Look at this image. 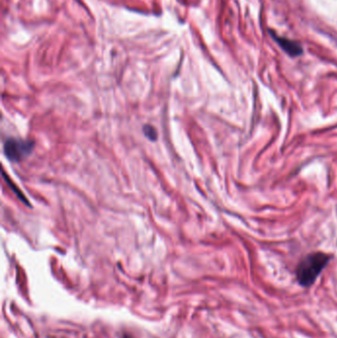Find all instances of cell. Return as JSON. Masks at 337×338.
Returning <instances> with one entry per match:
<instances>
[{"mask_svg": "<svg viewBox=\"0 0 337 338\" xmlns=\"http://www.w3.org/2000/svg\"><path fill=\"white\" fill-rule=\"evenodd\" d=\"M330 260V255L323 252H314L306 255L296 270L297 280L303 287L311 286Z\"/></svg>", "mask_w": 337, "mask_h": 338, "instance_id": "6da1fadb", "label": "cell"}, {"mask_svg": "<svg viewBox=\"0 0 337 338\" xmlns=\"http://www.w3.org/2000/svg\"><path fill=\"white\" fill-rule=\"evenodd\" d=\"M34 143L20 139H8L4 144V153L13 162H19L29 156L33 151Z\"/></svg>", "mask_w": 337, "mask_h": 338, "instance_id": "7a4b0ae2", "label": "cell"}, {"mask_svg": "<svg viewBox=\"0 0 337 338\" xmlns=\"http://www.w3.org/2000/svg\"><path fill=\"white\" fill-rule=\"evenodd\" d=\"M269 34L272 37V39L279 45V47L288 56H290L292 58H296V57L301 56L304 53V50H303L302 46L299 43H297L295 41H292L290 39L281 37V36L277 35L275 32H273L272 30L269 31Z\"/></svg>", "mask_w": 337, "mask_h": 338, "instance_id": "3957f363", "label": "cell"}, {"mask_svg": "<svg viewBox=\"0 0 337 338\" xmlns=\"http://www.w3.org/2000/svg\"><path fill=\"white\" fill-rule=\"evenodd\" d=\"M144 134L149 140H151L153 142H155L157 140V132H156L155 128L151 126V125H146L144 127Z\"/></svg>", "mask_w": 337, "mask_h": 338, "instance_id": "277c9868", "label": "cell"}]
</instances>
